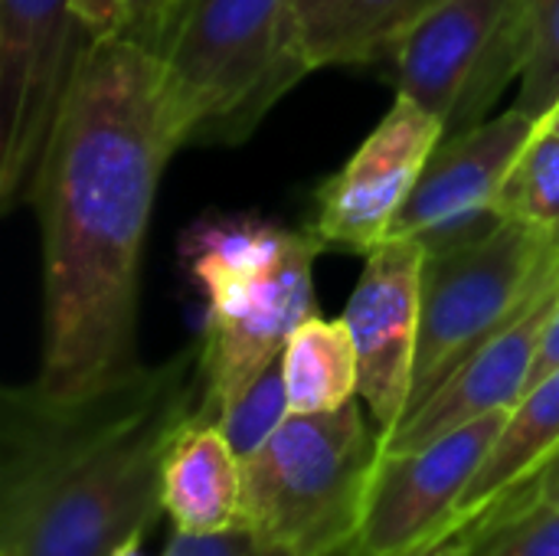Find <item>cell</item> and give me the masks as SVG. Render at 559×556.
<instances>
[{
    "label": "cell",
    "instance_id": "obj_1",
    "mask_svg": "<svg viewBox=\"0 0 559 556\" xmlns=\"http://www.w3.org/2000/svg\"><path fill=\"white\" fill-rule=\"evenodd\" d=\"M174 151L157 52L124 33L92 36L29 197L43 229V357L33 380L43 393L82 397L138 367V272Z\"/></svg>",
    "mask_w": 559,
    "mask_h": 556
},
{
    "label": "cell",
    "instance_id": "obj_2",
    "mask_svg": "<svg viewBox=\"0 0 559 556\" xmlns=\"http://www.w3.org/2000/svg\"><path fill=\"white\" fill-rule=\"evenodd\" d=\"M203 410L200 344L82 397L10 387L0 403V556H108L144 537L164 459Z\"/></svg>",
    "mask_w": 559,
    "mask_h": 556
},
{
    "label": "cell",
    "instance_id": "obj_3",
    "mask_svg": "<svg viewBox=\"0 0 559 556\" xmlns=\"http://www.w3.org/2000/svg\"><path fill=\"white\" fill-rule=\"evenodd\" d=\"M318 249L311 233L255 216H206L180 236L183 265L206 298L203 419L216 423L314 315Z\"/></svg>",
    "mask_w": 559,
    "mask_h": 556
},
{
    "label": "cell",
    "instance_id": "obj_4",
    "mask_svg": "<svg viewBox=\"0 0 559 556\" xmlns=\"http://www.w3.org/2000/svg\"><path fill=\"white\" fill-rule=\"evenodd\" d=\"M160 88L177 144H236L311 66L292 0H187L160 49Z\"/></svg>",
    "mask_w": 559,
    "mask_h": 556
},
{
    "label": "cell",
    "instance_id": "obj_5",
    "mask_svg": "<svg viewBox=\"0 0 559 556\" xmlns=\"http://www.w3.org/2000/svg\"><path fill=\"white\" fill-rule=\"evenodd\" d=\"M380 452L383 436L367 426L357 400L331 413H292L242 459V528L272 551L350 554Z\"/></svg>",
    "mask_w": 559,
    "mask_h": 556
},
{
    "label": "cell",
    "instance_id": "obj_6",
    "mask_svg": "<svg viewBox=\"0 0 559 556\" xmlns=\"http://www.w3.org/2000/svg\"><path fill=\"white\" fill-rule=\"evenodd\" d=\"M550 262V229L518 220L501 223L475 242L426 256L423 321L406 416L524 308Z\"/></svg>",
    "mask_w": 559,
    "mask_h": 556
},
{
    "label": "cell",
    "instance_id": "obj_7",
    "mask_svg": "<svg viewBox=\"0 0 559 556\" xmlns=\"http://www.w3.org/2000/svg\"><path fill=\"white\" fill-rule=\"evenodd\" d=\"M534 0H439L393 46L396 95L429 108L445 134L485 121L521 79Z\"/></svg>",
    "mask_w": 559,
    "mask_h": 556
},
{
    "label": "cell",
    "instance_id": "obj_8",
    "mask_svg": "<svg viewBox=\"0 0 559 556\" xmlns=\"http://www.w3.org/2000/svg\"><path fill=\"white\" fill-rule=\"evenodd\" d=\"M75 0H0V210L29 203L43 154L79 66Z\"/></svg>",
    "mask_w": 559,
    "mask_h": 556
},
{
    "label": "cell",
    "instance_id": "obj_9",
    "mask_svg": "<svg viewBox=\"0 0 559 556\" xmlns=\"http://www.w3.org/2000/svg\"><path fill=\"white\" fill-rule=\"evenodd\" d=\"M537 128L531 115L508 108L475 128L445 134L390 236L416 239L426 256H436L495 233L508 223L498 206L504 180Z\"/></svg>",
    "mask_w": 559,
    "mask_h": 556
},
{
    "label": "cell",
    "instance_id": "obj_10",
    "mask_svg": "<svg viewBox=\"0 0 559 556\" xmlns=\"http://www.w3.org/2000/svg\"><path fill=\"white\" fill-rule=\"evenodd\" d=\"M511 413H491L413 452H380L357 556H406L455 528V511Z\"/></svg>",
    "mask_w": 559,
    "mask_h": 556
},
{
    "label": "cell",
    "instance_id": "obj_11",
    "mask_svg": "<svg viewBox=\"0 0 559 556\" xmlns=\"http://www.w3.org/2000/svg\"><path fill=\"white\" fill-rule=\"evenodd\" d=\"M442 121L419 102L396 95L386 118L354 157L318 187L311 236L321 246L370 252L390 239L400 210L442 144Z\"/></svg>",
    "mask_w": 559,
    "mask_h": 556
},
{
    "label": "cell",
    "instance_id": "obj_12",
    "mask_svg": "<svg viewBox=\"0 0 559 556\" xmlns=\"http://www.w3.org/2000/svg\"><path fill=\"white\" fill-rule=\"evenodd\" d=\"M423 272L426 249L416 239L390 236L367 252V265L344 311L360 360V400L380 436L403 423L413 400Z\"/></svg>",
    "mask_w": 559,
    "mask_h": 556
},
{
    "label": "cell",
    "instance_id": "obj_13",
    "mask_svg": "<svg viewBox=\"0 0 559 556\" xmlns=\"http://www.w3.org/2000/svg\"><path fill=\"white\" fill-rule=\"evenodd\" d=\"M557 305L559 256L554 252L547 275L537 282L524 308L491 341H485L419 410H413L393 433L383 436V452H413L481 416L511 413L531 387Z\"/></svg>",
    "mask_w": 559,
    "mask_h": 556
},
{
    "label": "cell",
    "instance_id": "obj_14",
    "mask_svg": "<svg viewBox=\"0 0 559 556\" xmlns=\"http://www.w3.org/2000/svg\"><path fill=\"white\" fill-rule=\"evenodd\" d=\"M160 508L187 537L242 528V459L216 423L193 419L167 449Z\"/></svg>",
    "mask_w": 559,
    "mask_h": 556
},
{
    "label": "cell",
    "instance_id": "obj_15",
    "mask_svg": "<svg viewBox=\"0 0 559 556\" xmlns=\"http://www.w3.org/2000/svg\"><path fill=\"white\" fill-rule=\"evenodd\" d=\"M432 3L439 0H292V13L305 62L324 69L390 56Z\"/></svg>",
    "mask_w": 559,
    "mask_h": 556
},
{
    "label": "cell",
    "instance_id": "obj_16",
    "mask_svg": "<svg viewBox=\"0 0 559 556\" xmlns=\"http://www.w3.org/2000/svg\"><path fill=\"white\" fill-rule=\"evenodd\" d=\"M559 449V367L537 380L511 410L488 462L468 485L455 521L475 518L481 508L508 498L534 478V472Z\"/></svg>",
    "mask_w": 559,
    "mask_h": 556
},
{
    "label": "cell",
    "instance_id": "obj_17",
    "mask_svg": "<svg viewBox=\"0 0 559 556\" xmlns=\"http://www.w3.org/2000/svg\"><path fill=\"white\" fill-rule=\"evenodd\" d=\"M292 413H331L360 397L357 344L344 318L311 315L282 351Z\"/></svg>",
    "mask_w": 559,
    "mask_h": 556
},
{
    "label": "cell",
    "instance_id": "obj_18",
    "mask_svg": "<svg viewBox=\"0 0 559 556\" xmlns=\"http://www.w3.org/2000/svg\"><path fill=\"white\" fill-rule=\"evenodd\" d=\"M501 216L540 229L559 226V131L537 128L501 190Z\"/></svg>",
    "mask_w": 559,
    "mask_h": 556
},
{
    "label": "cell",
    "instance_id": "obj_19",
    "mask_svg": "<svg viewBox=\"0 0 559 556\" xmlns=\"http://www.w3.org/2000/svg\"><path fill=\"white\" fill-rule=\"evenodd\" d=\"M292 416L288 393H285V374L282 360H275L219 419L216 426L229 439L239 459H249L255 449L269 442V436Z\"/></svg>",
    "mask_w": 559,
    "mask_h": 556
},
{
    "label": "cell",
    "instance_id": "obj_20",
    "mask_svg": "<svg viewBox=\"0 0 559 556\" xmlns=\"http://www.w3.org/2000/svg\"><path fill=\"white\" fill-rule=\"evenodd\" d=\"M524 115L544 125L559 108V0H534L531 52L521 72V95L514 102Z\"/></svg>",
    "mask_w": 559,
    "mask_h": 556
},
{
    "label": "cell",
    "instance_id": "obj_21",
    "mask_svg": "<svg viewBox=\"0 0 559 556\" xmlns=\"http://www.w3.org/2000/svg\"><path fill=\"white\" fill-rule=\"evenodd\" d=\"M527 511L518 498H501L488 508H481L475 518L459 521L455 528H449L445 534H439L436 541L423 544L419 551L406 556H485V551L504 534V528ZM347 556H357L354 551Z\"/></svg>",
    "mask_w": 559,
    "mask_h": 556
},
{
    "label": "cell",
    "instance_id": "obj_22",
    "mask_svg": "<svg viewBox=\"0 0 559 556\" xmlns=\"http://www.w3.org/2000/svg\"><path fill=\"white\" fill-rule=\"evenodd\" d=\"M485 556H559V508L537 505L521 511Z\"/></svg>",
    "mask_w": 559,
    "mask_h": 556
},
{
    "label": "cell",
    "instance_id": "obj_23",
    "mask_svg": "<svg viewBox=\"0 0 559 556\" xmlns=\"http://www.w3.org/2000/svg\"><path fill=\"white\" fill-rule=\"evenodd\" d=\"M187 0H124L121 33L138 46L160 56L164 43L170 39Z\"/></svg>",
    "mask_w": 559,
    "mask_h": 556
},
{
    "label": "cell",
    "instance_id": "obj_24",
    "mask_svg": "<svg viewBox=\"0 0 559 556\" xmlns=\"http://www.w3.org/2000/svg\"><path fill=\"white\" fill-rule=\"evenodd\" d=\"M79 20L88 29V36H108L121 33L124 20V0H75Z\"/></svg>",
    "mask_w": 559,
    "mask_h": 556
},
{
    "label": "cell",
    "instance_id": "obj_25",
    "mask_svg": "<svg viewBox=\"0 0 559 556\" xmlns=\"http://www.w3.org/2000/svg\"><path fill=\"white\" fill-rule=\"evenodd\" d=\"M559 492V449L534 472V478L527 485H521L518 492H511L508 498H518L524 508H534V505H544L547 498H554Z\"/></svg>",
    "mask_w": 559,
    "mask_h": 556
},
{
    "label": "cell",
    "instance_id": "obj_26",
    "mask_svg": "<svg viewBox=\"0 0 559 556\" xmlns=\"http://www.w3.org/2000/svg\"><path fill=\"white\" fill-rule=\"evenodd\" d=\"M559 367V305L557 311H554V318H550V324H547V334H544V344H540V354H537V367H534V377H531V387L537 383V380H544L550 370H557ZM527 387V390H531Z\"/></svg>",
    "mask_w": 559,
    "mask_h": 556
},
{
    "label": "cell",
    "instance_id": "obj_27",
    "mask_svg": "<svg viewBox=\"0 0 559 556\" xmlns=\"http://www.w3.org/2000/svg\"><path fill=\"white\" fill-rule=\"evenodd\" d=\"M108 556H144L141 554V537H131V541H124L121 547H115Z\"/></svg>",
    "mask_w": 559,
    "mask_h": 556
},
{
    "label": "cell",
    "instance_id": "obj_28",
    "mask_svg": "<svg viewBox=\"0 0 559 556\" xmlns=\"http://www.w3.org/2000/svg\"><path fill=\"white\" fill-rule=\"evenodd\" d=\"M544 128H554V131H559V108L550 115V118H547V121H544Z\"/></svg>",
    "mask_w": 559,
    "mask_h": 556
},
{
    "label": "cell",
    "instance_id": "obj_29",
    "mask_svg": "<svg viewBox=\"0 0 559 556\" xmlns=\"http://www.w3.org/2000/svg\"><path fill=\"white\" fill-rule=\"evenodd\" d=\"M259 556H295V554H288V551H272V547H262V554ZM347 556V554H344Z\"/></svg>",
    "mask_w": 559,
    "mask_h": 556
},
{
    "label": "cell",
    "instance_id": "obj_30",
    "mask_svg": "<svg viewBox=\"0 0 559 556\" xmlns=\"http://www.w3.org/2000/svg\"><path fill=\"white\" fill-rule=\"evenodd\" d=\"M550 242H554V252H557V256H559V226H557V229H554V233H550Z\"/></svg>",
    "mask_w": 559,
    "mask_h": 556
},
{
    "label": "cell",
    "instance_id": "obj_31",
    "mask_svg": "<svg viewBox=\"0 0 559 556\" xmlns=\"http://www.w3.org/2000/svg\"><path fill=\"white\" fill-rule=\"evenodd\" d=\"M544 505H557V508H559V492H557V495H554V498H547ZM534 508H537V505H534Z\"/></svg>",
    "mask_w": 559,
    "mask_h": 556
}]
</instances>
